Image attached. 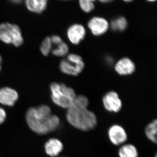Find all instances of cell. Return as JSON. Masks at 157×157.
<instances>
[{
	"label": "cell",
	"mask_w": 157,
	"mask_h": 157,
	"mask_svg": "<svg viewBox=\"0 0 157 157\" xmlns=\"http://www.w3.org/2000/svg\"><path fill=\"white\" fill-rule=\"evenodd\" d=\"M18 99V94L15 90L9 87L0 89V104L6 106H14Z\"/></svg>",
	"instance_id": "obj_8"
},
{
	"label": "cell",
	"mask_w": 157,
	"mask_h": 157,
	"mask_svg": "<svg viewBox=\"0 0 157 157\" xmlns=\"http://www.w3.org/2000/svg\"><path fill=\"white\" fill-rule=\"evenodd\" d=\"M123 1L124 2H125L130 3L134 1V0H123Z\"/></svg>",
	"instance_id": "obj_26"
},
{
	"label": "cell",
	"mask_w": 157,
	"mask_h": 157,
	"mask_svg": "<svg viewBox=\"0 0 157 157\" xmlns=\"http://www.w3.org/2000/svg\"><path fill=\"white\" fill-rule=\"evenodd\" d=\"M67 35L70 42L77 45L84 39L86 35L85 29L81 25L78 24L73 25L68 29Z\"/></svg>",
	"instance_id": "obj_10"
},
{
	"label": "cell",
	"mask_w": 157,
	"mask_h": 157,
	"mask_svg": "<svg viewBox=\"0 0 157 157\" xmlns=\"http://www.w3.org/2000/svg\"><path fill=\"white\" fill-rule=\"evenodd\" d=\"M103 102L105 109L110 112H119L122 106L118 95L115 92H109L106 94L103 98Z\"/></svg>",
	"instance_id": "obj_5"
},
{
	"label": "cell",
	"mask_w": 157,
	"mask_h": 157,
	"mask_svg": "<svg viewBox=\"0 0 157 157\" xmlns=\"http://www.w3.org/2000/svg\"><path fill=\"white\" fill-rule=\"evenodd\" d=\"M120 157H138V151L136 147L131 144L123 145L118 151Z\"/></svg>",
	"instance_id": "obj_14"
},
{
	"label": "cell",
	"mask_w": 157,
	"mask_h": 157,
	"mask_svg": "<svg viewBox=\"0 0 157 157\" xmlns=\"http://www.w3.org/2000/svg\"><path fill=\"white\" fill-rule=\"evenodd\" d=\"M84 64L83 61L75 63L67 59L63 60L60 63L59 68L63 73L67 75L76 76L83 70Z\"/></svg>",
	"instance_id": "obj_9"
},
{
	"label": "cell",
	"mask_w": 157,
	"mask_h": 157,
	"mask_svg": "<svg viewBox=\"0 0 157 157\" xmlns=\"http://www.w3.org/2000/svg\"><path fill=\"white\" fill-rule=\"evenodd\" d=\"M108 135L109 140L115 145H119L125 143L128 139L125 130L119 125L111 126L108 130Z\"/></svg>",
	"instance_id": "obj_6"
},
{
	"label": "cell",
	"mask_w": 157,
	"mask_h": 157,
	"mask_svg": "<svg viewBox=\"0 0 157 157\" xmlns=\"http://www.w3.org/2000/svg\"><path fill=\"white\" fill-rule=\"evenodd\" d=\"M116 71L121 75L132 74L135 71V65L134 63L128 58L121 59L115 65Z\"/></svg>",
	"instance_id": "obj_11"
},
{
	"label": "cell",
	"mask_w": 157,
	"mask_h": 157,
	"mask_svg": "<svg viewBox=\"0 0 157 157\" xmlns=\"http://www.w3.org/2000/svg\"><path fill=\"white\" fill-rule=\"evenodd\" d=\"M62 1H71V0H62Z\"/></svg>",
	"instance_id": "obj_28"
},
{
	"label": "cell",
	"mask_w": 157,
	"mask_h": 157,
	"mask_svg": "<svg viewBox=\"0 0 157 157\" xmlns=\"http://www.w3.org/2000/svg\"><path fill=\"white\" fill-rule=\"evenodd\" d=\"M155 157H157V155H155Z\"/></svg>",
	"instance_id": "obj_29"
},
{
	"label": "cell",
	"mask_w": 157,
	"mask_h": 157,
	"mask_svg": "<svg viewBox=\"0 0 157 157\" xmlns=\"http://www.w3.org/2000/svg\"><path fill=\"white\" fill-rule=\"evenodd\" d=\"M50 38L52 44H54V45H58V44L63 42L61 38L59 36H57V35H54V36L51 37Z\"/></svg>",
	"instance_id": "obj_22"
},
{
	"label": "cell",
	"mask_w": 157,
	"mask_h": 157,
	"mask_svg": "<svg viewBox=\"0 0 157 157\" xmlns=\"http://www.w3.org/2000/svg\"><path fill=\"white\" fill-rule=\"evenodd\" d=\"M147 2H154L156 1V0H146Z\"/></svg>",
	"instance_id": "obj_27"
},
{
	"label": "cell",
	"mask_w": 157,
	"mask_h": 157,
	"mask_svg": "<svg viewBox=\"0 0 157 157\" xmlns=\"http://www.w3.org/2000/svg\"><path fill=\"white\" fill-rule=\"evenodd\" d=\"M26 119L30 128L39 135L55 131L60 124L59 118L52 114L50 107L45 105L29 108L26 114Z\"/></svg>",
	"instance_id": "obj_1"
},
{
	"label": "cell",
	"mask_w": 157,
	"mask_h": 157,
	"mask_svg": "<svg viewBox=\"0 0 157 157\" xmlns=\"http://www.w3.org/2000/svg\"><path fill=\"white\" fill-rule=\"evenodd\" d=\"M45 151L48 155L56 157L63 150V145L60 140L56 138H52L45 143Z\"/></svg>",
	"instance_id": "obj_12"
},
{
	"label": "cell",
	"mask_w": 157,
	"mask_h": 157,
	"mask_svg": "<svg viewBox=\"0 0 157 157\" xmlns=\"http://www.w3.org/2000/svg\"><path fill=\"white\" fill-rule=\"evenodd\" d=\"M6 117V111L2 108L0 107V124L5 121Z\"/></svg>",
	"instance_id": "obj_23"
},
{
	"label": "cell",
	"mask_w": 157,
	"mask_h": 157,
	"mask_svg": "<svg viewBox=\"0 0 157 157\" xmlns=\"http://www.w3.org/2000/svg\"><path fill=\"white\" fill-rule=\"evenodd\" d=\"M52 45L50 37H46L43 40L40 45V50L41 53L44 56H48L52 50Z\"/></svg>",
	"instance_id": "obj_19"
},
{
	"label": "cell",
	"mask_w": 157,
	"mask_h": 157,
	"mask_svg": "<svg viewBox=\"0 0 157 157\" xmlns=\"http://www.w3.org/2000/svg\"><path fill=\"white\" fill-rule=\"evenodd\" d=\"M100 2L102 3H109L115 1V0H98Z\"/></svg>",
	"instance_id": "obj_24"
},
{
	"label": "cell",
	"mask_w": 157,
	"mask_h": 157,
	"mask_svg": "<svg viewBox=\"0 0 157 157\" xmlns=\"http://www.w3.org/2000/svg\"><path fill=\"white\" fill-rule=\"evenodd\" d=\"M67 60L69 61L75 63L82 61L81 57L75 54H71L69 55L67 57Z\"/></svg>",
	"instance_id": "obj_21"
},
{
	"label": "cell",
	"mask_w": 157,
	"mask_h": 157,
	"mask_svg": "<svg viewBox=\"0 0 157 157\" xmlns=\"http://www.w3.org/2000/svg\"><path fill=\"white\" fill-rule=\"evenodd\" d=\"M50 89L54 103L62 108L67 109L73 104L76 97L73 89L63 83L52 82L50 85Z\"/></svg>",
	"instance_id": "obj_3"
},
{
	"label": "cell",
	"mask_w": 157,
	"mask_h": 157,
	"mask_svg": "<svg viewBox=\"0 0 157 157\" xmlns=\"http://www.w3.org/2000/svg\"><path fill=\"white\" fill-rule=\"evenodd\" d=\"M0 40L7 44L19 47L24 42L21 30L17 25L5 22L0 24Z\"/></svg>",
	"instance_id": "obj_4"
},
{
	"label": "cell",
	"mask_w": 157,
	"mask_h": 157,
	"mask_svg": "<svg viewBox=\"0 0 157 157\" xmlns=\"http://www.w3.org/2000/svg\"><path fill=\"white\" fill-rule=\"evenodd\" d=\"M73 105L81 108H87L89 104L88 100L84 96L76 97L73 103Z\"/></svg>",
	"instance_id": "obj_20"
},
{
	"label": "cell",
	"mask_w": 157,
	"mask_h": 157,
	"mask_svg": "<svg viewBox=\"0 0 157 157\" xmlns=\"http://www.w3.org/2000/svg\"><path fill=\"white\" fill-rule=\"evenodd\" d=\"M110 25L113 30L123 31L127 28L128 22L124 17H120L113 20Z\"/></svg>",
	"instance_id": "obj_16"
},
{
	"label": "cell",
	"mask_w": 157,
	"mask_h": 157,
	"mask_svg": "<svg viewBox=\"0 0 157 157\" xmlns=\"http://www.w3.org/2000/svg\"><path fill=\"white\" fill-rule=\"evenodd\" d=\"M57 47L52 49V53L55 56L62 57L65 56L69 52V47L65 42H62L61 43L56 45Z\"/></svg>",
	"instance_id": "obj_18"
},
{
	"label": "cell",
	"mask_w": 157,
	"mask_h": 157,
	"mask_svg": "<svg viewBox=\"0 0 157 157\" xmlns=\"http://www.w3.org/2000/svg\"><path fill=\"white\" fill-rule=\"evenodd\" d=\"M157 121L156 120L153 121L146 127L145 133L147 138L153 142L157 143Z\"/></svg>",
	"instance_id": "obj_15"
},
{
	"label": "cell",
	"mask_w": 157,
	"mask_h": 157,
	"mask_svg": "<svg viewBox=\"0 0 157 157\" xmlns=\"http://www.w3.org/2000/svg\"><path fill=\"white\" fill-rule=\"evenodd\" d=\"M67 120L74 128L82 131L94 128L97 123V117L87 108H81L72 104L67 109Z\"/></svg>",
	"instance_id": "obj_2"
},
{
	"label": "cell",
	"mask_w": 157,
	"mask_h": 157,
	"mask_svg": "<svg viewBox=\"0 0 157 157\" xmlns=\"http://www.w3.org/2000/svg\"><path fill=\"white\" fill-rule=\"evenodd\" d=\"M25 6L29 11L41 13L47 7L48 0H25Z\"/></svg>",
	"instance_id": "obj_13"
},
{
	"label": "cell",
	"mask_w": 157,
	"mask_h": 157,
	"mask_svg": "<svg viewBox=\"0 0 157 157\" xmlns=\"http://www.w3.org/2000/svg\"><path fill=\"white\" fill-rule=\"evenodd\" d=\"M2 57L0 55V72H1V70H2Z\"/></svg>",
	"instance_id": "obj_25"
},
{
	"label": "cell",
	"mask_w": 157,
	"mask_h": 157,
	"mask_svg": "<svg viewBox=\"0 0 157 157\" xmlns=\"http://www.w3.org/2000/svg\"><path fill=\"white\" fill-rule=\"evenodd\" d=\"M97 0H78L79 7L86 13L92 12L95 9V2Z\"/></svg>",
	"instance_id": "obj_17"
},
{
	"label": "cell",
	"mask_w": 157,
	"mask_h": 157,
	"mask_svg": "<svg viewBox=\"0 0 157 157\" xmlns=\"http://www.w3.org/2000/svg\"><path fill=\"white\" fill-rule=\"evenodd\" d=\"M88 26L92 33L95 36H100L105 33L109 28V23L103 17H94L88 23Z\"/></svg>",
	"instance_id": "obj_7"
}]
</instances>
